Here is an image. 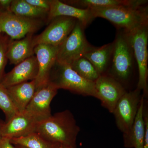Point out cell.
I'll list each match as a JSON object with an SVG mask.
<instances>
[{
	"label": "cell",
	"mask_w": 148,
	"mask_h": 148,
	"mask_svg": "<svg viewBox=\"0 0 148 148\" xmlns=\"http://www.w3.org/2000/svg\"><path fill=\"white\" fill-rule=\"evenodd\" d=\"M80 131L73 115L71 111L66 110L39 122L36 132L51 143L76 148Z\"/></svg>",
	"instance_id": "1"
},
{
	"label": "cell",
	"mask_w": 148,
	"mask_h": 148,
	"mask_svg": "<svg viewBox=\"0 0 148 148\" xmlns=\"http://www.w3.org/2000/svg\"><path fill=\"white\" fill-rule=\"evenodd\" d=\"M90 9L95 18L107 19L125 33L148 24V8L145 5Z\"/></svg>",
	"instance_id": "2"
},
{
	"label": "cell",
	"mask_w": 148,
	"mask_h": 148,
	"mask_svg": "<svg viewBox=\"0 0 148 148\" xmlns=\"http://www.w3.org/2000/svg\"><path fill=\"white\" fill-rule=\"evenodd\" d=\"M113 42L112 59L106 74L123 85L132 74L135 59L133 49L127 34L122 31L118 33Z\"/></svg>",
	"instance_id": "3"
},
{
	"label": "cell",
	"mask_w": 148,
	"mask_h": 148,
	"mask_svg": "<svg viewBox=\"0 0 148 148\" xmlns=\"http://www.w3.org/2000/svg\"><path fill=\"white\" fill-rule=\"evenodd\" d=\"M142 91L136 88L126 91L116 103L112 113L117 127L123 135L125 147L130 148L132 130L142 95Z\"/></svg>",
	"instance_id": "4"
},
{
	"label": "cell",
	"mask_w": 148,
	"mask_h": 148,
	"mask_svg": "<svg viewBox=\"0 0 148 148\" xmlns=\"http://www.w3.org/2000/svg\"><path fill=\"white\" fill-rule=\"evenodd\" d=\"M49 82L58 89H66L75 94L97 98L94 82L81 77L70 65L56 61L51 71Z\"/></svg>",
	"instance_id": "5"
},
{
	"label": "cell",
	"mask_w": 148,
	"mask_h": 148,
	"mask_svg": "<svg viewBox=\"0 0 148 148\" xmlns=\"http://www.w3.org/2000/svg\"><path fill=\"white\" fill-rule=\"evenodd\" d=\"M148 25L126 33L138 64L139 78L137 88L143 91L145 98L148 94Z\"/></svg>",
	"instance_id": "6"
},
{
	"label": "cell",
	"mask_w": 148,
	"mask_h": 148,
	"mask_svg": "<svg viewBox=\"0 0 148 148\" xmlns=\"http://www.w3.org/2000/svg\"><path fill=\"white\" fill-rule=\"evenodd\" d=\"M85 28L81 22L77 21L71 33L58 46L56 62L70 66L77 59L83 57L92 47L85 36Z\"/></svg>",
	"instance_id": "7"
},
{
	"label": "cell",
	"mask_w": 148,
	"mask_h": 148,
	"mask_svg": "<svg viewBox=\"0 0 148 148\" xmlns=\"http://www.w3.org/2000/svg\"><path fill=\"white\" fill-rule=\"evenodd\" d=\"M45 21L16 15L11 11L0 12V32L5 33L11 39L23 38L34 34L44 24Z\"/></svg>",
	"instance_id": "8"
},
{
	"label": "cell",
	"mask_w": 148,
	"mask_h": 148,
	"mask_svg": "<svg viewBox=\"0 0 148 148\" xmlns=\"http://www.w3.org/2000/svg\"><path fill=\"white\" fill-rule=\"evenodd\" d=\"M77 21L76 18L66 16L53 18L43 32L34 37L35 47L40 44L58 46L71 33Z\"/></svg>",
	"instance_id": "9"
},
{
	"label": "cell",
	"mask_w": 148,
	"mask_h": 148,
	"mask_svg": "<svg viewBox=\"0 0 148 148\" xmlns=\"http://www.w3.org/2000/svg\"><path fill=\"white\" fill-rule=\"evenodd\" d=\"M97 98L102 106L112 113L116 103L126 90L123 85L107 74L99 76L94 82Z\"/></svg>",
	"instance_id": "10"
},
{
	"label": "cell",
	"mask_w": 148,
	"mask_h": 148,
	"mask_svg": "<svg viewBox=\"0 0 148 148\" xmlns=\"http://www.w3.org/2000/svg\"><path fill=\"white\" fill-rule=\"evenodd\" d=\"M58 89L49 82L37 89L25 111L40 121L47 118L51 115L50 104Z\"/></svg>",
	"instance_id": "11"
},
{
	"label": "cell",
	"mask_w": 148,
	"mask_h": 148,
	"mask_svg": "<svg viewBox=\"0 0 148 148\" xmlns=\"http://www.w3.org/2000/svg\"><path fill=\"white\" fill-rule=\"evenodd\" d=\"M40 121L26 111L18 112L7 122L1 129V137L11 139L26 136L35 132Z\"/></svg>",
	"instance_id": "12"
},
{
	"label": "cell",
	"mask_w": 148,
	"mask_h": 148,
	"mask_svg": "<svg viewBox=\"0 0 148 148\" xmlns=\"http://www.w3.org/2000/svg\"><path fill=\"white\" fill-rule=\"evenodd\" d=\"M58 46L38 45L34 51L38 62V73L36 79V90L47 84L51 69L56 61Z\"/></svg>",
	"instance_id": "13"
},
{
	"label": "cell",
	"mask_w": 148,
	"mask_h": 148,
	"mask_svg": "<svg viewBox=\"0 0 148 148\" xmlns=\"http://www.w3.org/2000/svg\"><path fill=\"white\" fill-rule=\"evenodd\" d=\"M38 73V62L36 56L34 55L16 65L10 72L4 74L0 83L7 88L34 80Z\"/></svg>",
	"instance_id": "14"
},
{
	"label": "cell",
	"mask_w": 148,
	"mask_h": 148,
	"mask_svg": "<svg viewBox=\"0 0 148 148\" xmlns=\"http://www.w3.org/2000/svg\"><path fill=\"white\" fill-rule=\"evenodd\" d=\"M66 16L76 18L85 28L95 18L90 9H81L65 3L58 0H51L50 9L47 22L49 23L55 17Z\"/></svg>",
	"instance_id": "15"
},
{
	"label": "cell",
	"mask_w": 148,
	"mask_h": 148,
	"mask_svg": "<svg viewBox=\"0 0 148 148\" xmlns=\"http://www.w3.org/2000/svg\"><path fill=\"white\" fill-rule=\"evenodd\" d=\"M34 34H29L21 39H10L7 51V58L10 64L16 66L34 55Z\"/></svg>",
	"instance_id": "16"
},
{
	"label": "cell",
	"mask_w": 148,
	"mask_h": 148,
	"mask_svg": "<svg viewBox=\"0 0 148 148\" xmlns=\"http://www.w3.org/2000/svg\"><path fill=\"white\" fill-rule=\"evenodd\" d=\"M14 105L18 112L26 110L36 91L35 80L6 88Z\"/></svg>",
	"instance_id": "17"
},
{
	"label": "cell",
	"mask_w": 148,
	"mask_h": 148,
	"mask_svg": "<svg viewBox=\"0 0 148 148\" xmlns=\"http://www.w3.org/2000/svg\"><path fill=\"white\" fill-rule=\"evenodd\" d=\"M113 46L112 42L100 47L92 46L83 56L90 61L100 75L107 73L108 70Z\"/></svg>",
	"instance_id": "18"
},
{
	"label": "cell",
	"mask_w": 148,
	"mask_h": 148,
	"mask_svg": "<svg viewBox=\"0 0 148 148\" xmlns=\"http://www.w3.org/2000/svg\"><path fill=\"white\" fill-rule=\"evenodd\" d=\"M77 8H105L119 6L139 7L145 5L146 0H71L62 1Z\"/></svg>",
	"instance_id": "19"
},
{
	"label": "cell",
	"mask_w": 148,
	"mask_h": 148,
	"mask_svg": "<svg viewBox=\"0 0 148 148\" xmlns=\"http://www.w3.org/2000/svg\"><path fill=\"white\" fill-rule=\"evenodd\" d=\"M10 10L19 16L43 20L46 19V21L49 13L48 11L34 6L26 0H12Z\"/></svg>",
	"instance_id": "20"
},
{
	"label": "cell",
	"mask_w": 148,
	"mask_h": 148,
	"mask_svg": "<svg viewBox=\"0 0 148 148\" xmlns=\"http://www.w3.org/2000/svg\"><path fill=\"white\" fill-rule=\"evenodd\" d=\"M10 141L12 144L26 148H60L61 147L59 144L46 140L36 132L23 137L12 138Z\"/></svg>",
	"instance_id": "21"
},
{
	"label": "cell",
	"mask_w": 148,
	"mask_h": 148,
	"mask_svg": "<svg viewBox=\"0 0 148 148\" xmlns=\"http://www.w3.org/2000/svg\"><path fill=\"white\" fill-rule=\"evenodd\" d=\"M144 101L145 97L143 95L132 127L130 148H144L145 129L143 119Z\"/></svg>",
	"instance_id": "22"
},
{
	"label": "cell",
	"mask_w": 148,
	"mask_h": 148,
	"mask_svg": "<svg viewBox=\"0 0 148 148\" xmlns=\"http://www.w3.org/2000/svg\"><path fill=\"white\" fill-rule=\"evenodd\" d=\"M70 66L81 77L89 81L95 82L100 76L93 65L84 57L77 59Z\"/></svg>",
	"instance_id": "23"
},
{
	"label": "cell",
	"mask_w": 148,
	"mask_h": 148,
	"mask_svg": "<svg viewBox=\"0 0 148 148\" xmlns=\"http://www.w3.org/2000/svg\"><path fill=\"white\" fill-rule=\"evenodd\" d=\"M0 109L5 114L6 122L8 121L18 112L9 95L6 88L0 83Z\"/></svg>",
	"instance_id": "24"
},
{
	"label": "cell",
	"mask_w": 148,
	"mask_h": 148,
	"mask_svg": "<svg viewBox=\"0 0 148 148\" xmlns=\"http://www.w3.org/2000/svg\"><path fill=\"white\" fill-rule=\"evenodd\" d=\"M11 39L7 36H0V83L4 74L7 62V51Z\"/></svg>",
	"instance_id": "25"
},
{
	"label": "cell",
	"mask_w": 148,
	"mask_h": 148,
	"mask_svg": "<svg viewBox=\"0 0 148 148\" xmlns=\"http://www.w3.org/2000/svg\"><path fill=\"white\" fill-rule=\"evenodd\" d=\"M143 119L145 129L144 148H148V111L147 107L145 101L143 108Z\"/></svg>",
	"instance_id": "26"
},
{
	"label": "cell",
	"mask_w": 148,
	"mask_h": 148,
	"mask_svg": "<svg viewBox=\"0 0 148 148\" xmlns=\"http://www.w3.org/2000/svg\"><path fill=\"white\" fill-rule=\"evenodd\" d=\"M26 1L34 6L49 12L51 0H26Z\"/></svg>",
	"instance_id": "27"
},
{
	"label": "cell",
	"mask_w": 148,
	"mask_h": 148,
	"mask_svg": "<svg viewBox=\"0 0 148 148\" xmlns=\"http://www.w3.org/2000/svg\"><path fill=\"white\" fill-rule=\"evenodd\" d=\"M0 148H16L11 143L10 139L5 137L0 138Z\"/></svg>",
	"instance_id": "28"
},
{
	"label": "cell",
	"mask_w": 148,
	"mask_h": 148,
	"mask_svg": "<svg viewBox=\"0 0 148 148\" xmlns=\"http://www.w3.org/2000/svg\"><path fill=\"white\" fill-rule=\"evenodd\" d=\"M12 0H0V6L3 10L10 11L11 4Z\"/></svg>",
	"instance_id": "29"
},
{
	"label": "cell",
	"mask_w": 148,
	"mask_h": 148,
	"mask_svg": "<svg viewBox=\"0 0 148 148\" xmlns=\"http://www.w3.org/2000/svg\"><path fill=\"white\" fill-rule=\"evenodd\" d=\"M4 121H3L2 120L0 119V138L1 137V129L2 126L3 124Z\"/></svg>",
	"instance_id": "30"
},
{
	"label": "cell",
	"mask_w": 148,
	"mask_h": 148,
	"mask_svg": "<svg viewBox=\"0 0 148 148\" xmlns=\"http://www.w3.org/2000/svg\"><path fill=\"white\" fill-rule=\"evenodd\" d=\"M62 148H73L71 147H68V146H62Z\"/></svg>",
	"instance_id": "31"
},
{
	"label": "cell",
	"mask_w": 148,
	"mask_h": 148,
	"mask_svg": "<svg viewBox=\"0 0 148 148\" xmlns=\"http://www.w3.org/2000/svg\"><path fill=\"white\" fill-rule=\"evenodd\" d=\"M17 146H18V147L17 148H26L24 147H22V146H21L17 145Z\"/></svg>",
	"instance_id": "32"
},
{
	"label": "cell",
	"mask_w": 148,
	"mask_h": 148,
	"mask_svg": "<svg viewBox=\"0 0 148 148\" xmlns=\"http://www.w3.org/2000/svg\"><path fill=\"white\" fill-rule=\"evenodd\" d=\"M2 9L1 8V6H0V12L1 11H3Z\"/></svg>",
	"instance_id": "33"
},
{
	"label": "cell",
	"mask_w": 148,
	"mask_h": 148,
	"mask_svg": "<svg viewBox=\"0 0 148 148\" xmlns=\"http://www.w3.org/2000/svg\"><path fill=\"white\" fill-rule=\"evenodd\" d=\"M60 148H62V146H61V147H60Z\"/></svg>",
	"instance_id": "34"
},
{
	"label": "cell",
	"mask_w": 148,
	"mask_h": 148,
	"mask_svg": "<svg viewBox=\"0 0 148 148\" xmlns=\"http://www.w3.org/2000/svg\"><path fill=\"white\" fill-rule=\"evenodd\" d=\"M1 32H0V34H1Z\"/></svg>",
	"instance_id": "35"
}]
</instances>
